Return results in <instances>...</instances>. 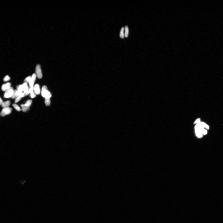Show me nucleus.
<instances>
[{
    "label": "nucleus",
    "mask_w": 223,
    "mask_h": 223,
    "mask_svg": "<svg viewBox=\"0 0 223 223\" xmlns=\"http://www.w3.org/2000/svg\"><path fill=\"white\" fill-rule=\"evenodd\" d=\"M5 153L3 149L1 146V149H0V156H1V157L2 158Z\"/></svg>",
    "instance_id": "obj_20"
},
{
    "label": "nucleus",
    "mask_w": 223,
    "mask_h": 223,
    "mask_svg": "<svg viewBox=\"0 0 223 223\" xmlns=\"http://www.w3.org/2000/svg\"><path fill=\"white\" fill-rule=\"evenodd\" d=\"M76 152L75 148H68L67 150V155L70 159H73L75 157Z\"/></svg>",
    "instance_id": "obj_13"
},
{
    "label": "nucleus",
    "mask_w": 223,
    "mask_h": 223,
    "mask_svg": "<svg viewBox=\"0 0 223 223\" xmlns=\"http://www.w3.org/2000/svg\"><path fill=\"white\" fill-rule=\"evenodd\" d=\"M53 111L56 116L59 118H62L64 112L61 101L60 98L56 97L54 100L53 103Z\"/></svg>",
    "instance_id": "obj_4"
},
{
    "label": "nucleus",
    "mask_w": 223,
    "mask_h": 223,
    "mask_svg": "<svg viewBox=\"0 0 223 223\" xmlns=\"http://www.w3.org/2000/svg\"><path fill=\"white\" fill-rule=\"evenodd\" d=\"M18 163L13 161L5 162L1 170V174L5 175L15 171L18 166Z\"/></svg>",
    "instance_id": "obj_5"
},
{
    "label": "nucleus",
    "mask_w": 223,
    "mask_h": 223,
    "mask_svg": "<svg viewBox=\"0 0 223 223\" xmlns=\"http://www.w3.org/2000/svg\"><path fill=\"white\" fill-rule=\"evenodd\" d=\"M21 136L19 131L16 130L8 137L6 142V146L8 147L17 146L21 139Z\"/></svg>",
    "instance_id": "obj_3"
},
{
    "label": "nucleus",
    "mask_w": 223,
    "mask_h": 223,
    "mask_svg": "<svg viewBox=\"0 0 223 223\" xmlns=\"http://www.w3.org/2000/svg\"><path fill=\"white\" fill-rule=\"evenodd\" d=\"M186 42L184 41L182 43L179 50V55L182 58H185L187 55L186 51Z\"/></svg>",
    "instance_id": "obj_10"
},
{
    "label": "nucleus",
    "mask_w": 223,
    "mask_h": 223,
    "mask_svg": "<svg viewBox=\"0 0 223 223\" xmlns=\"http://www.w3.org/2000/svg\"><path fill=\"white\" fill-rule=\"evenodd\" d=\"M48 153L47 150H42L40 151L36 157L38 159L44 161L48 156Z\"/></svg>",
    "instance_id": "obj_12"
},
{
    "label": "nucleus",
    "mask_w": 223,
    "mask_h": 223,
    "mask_svg": "<svg viewBox=\"0 0 223 223\" xmlns=\"http://www.w3.org/2000/svg\"><path fill=\"white\" fill-rule=\"evenodd\" d=\"M32 147V146L29 145H25L23 147L22 150L23 154H25L28 153L31 150Z\"/></svg>",
    "instance_id": "obj_19"
},
{
    "label": "nucleus",
    "mask_w": 223,
    "mask_h": 223,
    "mask_svg": "<svg viewBox=\"0 0 223 223\" xmlns=\"http://www.w3.org/2000/svg\"><path fill=\"white\" fill-rule=\"evenodd\" d=\"M16 156V153L14 151H11L5 153L2 158L5 162L12 161Z\"/></svg>",
    "instance_id": "obj_8"
},
{
    "label": "nucleus",
    "mask_w": 223,
    "mask_h": 223,
    "mask_svg": "<svg viewBox=\"0 0 223 223\" xmlns=\"http://www.w3.org/2000/svg\"><path fill=\"white\" fill-rule=\"evenodd\" d=\"M15 116L14 114L10 113L7 114L5 118V121L7 123L12 122L15 119Z\"/></svg>",
    "instance_id": "obj_17"
},
{
    "label": "nucleus",
    "mask_w": 223,
    "mask_h": 223,
    "mask_svg": "<svg viewBox=\"0 0 223 223\" xmlns=\"http://www.w3.org/2000/svg\"><path fill=\"white\" fill-rule=\"evenodd\" d=\"M47 120V114H43L40 116L36 120V122L37 123L44 125L46 122Z\"/></svg>",
    "instance_id": "obj_14"
},
{
    "label": "nucleus",
    "mask_w": 223,
    "mask_h": 223,
    "mask_svg": "<svg viewBox=\"0 0 223 223\" xmlns=\"http://www.w3.org/2000/svg\"><path fill=\"white\" fill-rule=\"evenodd\" d=\"M50 135L54 141L58 142L60 139V134L59 127L57 126H54L50 130Z\"/></svg>",
    "instance_id": "obj_7"
},
{
    "label": "nucleus",
    "mask_w": 223,
    "mask_h": 223,
    "mask_svg": "<svg viewBox=\"0 0 223 223\" xmlns=\"http://www.w3.org/2000/svg\"><path fill=\"white\" fill-rule=\"evenodd\" d=\"M33 161V165L36 168H39L44 164V161L38 159L36 156H33L31 158Z\"/></svg>",
    "instance_id": "obj_9"
},
{
    "label": "nucleus",
    "mask_w": 223,
    "mask_h": 223,
    "mask_svg": "<svg viewBox=\"0 0 223 223\" xmlns=\"http://www.w3.org/2000/svg\"><path fill=\"white\" fill-rule=\"evenodd\" d=\"M187 55L189 56H191L193 50V44L192 39H188L187 41Z\"/></svg>",
    "instance_id": "obj_11"
},
{
    "label": "nucleus",
    "mask_w": 223,
    "mask_h": 223,
    "mask_svg": "<svg viewBox=\"0 0 223 223\" xmlns=\"http://www.w3.org/2000/svg\"><path fill=\"white\" fill-rule=\"evenodd\" d=\"M16 128L17 126L14 124H11L6 126L3 128L2 134L5 137H9L17 130Z\"/></svg>",
    "instance_id": "obj_6"
},
{
    "label": "nucleus",
    "mask_w": 223,
    "mask_h": 223,
    "mask_svg": "<svg viewBox=\"0 0 223 223\" xmlns=\"http://www.w3.org/2000/svg\"><path fill=\"white\" fill-rule=\"evenodd\" d=\"M25 132L27 136L35 138L38 144L41 143V140L44 132L41 124L37 123L33 126L27 128L25 130Z\"/></svg>",
    "instance_id": "obj_1"
},
{
    "label": "nucleus",
    "mask_w": 223,
    "mask_h": 223,
    "mask_svg": "<svg viewBox=\"0 0 223 223\" xmlns=\"http://www.w3.org/2000/svg\"><path fill=\"white\" fill-rule=\"evenodd\" d=\"M19 158L23 164L25 166L27 167H30L31 166V163L28 158L23 156H19Z\"/></svg>",
    "instance_id": "obj_15"
},
{
    "label": "nucleus",
    "mask_w": 223,
    "mask_h": 223,
    "mask_svg": "<svg viewBox=\"0 0 223 223\" xmlns=\"http://www.w3.org/2000/svg\"><path fill=\"white\" fill-rule=\"evenodd\" d=\"M55 115V113L53 110H50L47 114V121L52 123Z\"/></svg>",
    "instance_id": "obj_16"
},
{
    "label": "nucleus",
    "mask_w": 223,
    "mask_h": 223,
    "mask_svg": "<svg viewBox=\"0 0 223 223\" xmlns=\"http://www.w3.org/2000/svg\"><path fill=\"white\" fill-rule=\"evenodd\" d=\"M45 144L47 147H50L54 145V141L50 136L47 137L45 140Z\"/></svg>",
    "instance_id": "obj_18"
},
{
    "label": "nucleus",
    "mask_w": 223,
    "mask_h": 223,
    "mask_svg": "<svg viewBox=\"0 0 223 223\" xmlns=\"http://www.w3.org/2000/svg\"><path fill=\"white\" fill-rule=\"evenodd\" d=\"M62 143L69 148H75L77 145L76 139L72 136L70 130L65 128L63 131L62 136Z\"/></svg>",
    "instance_id": "obj_2"
}]
</instances>
